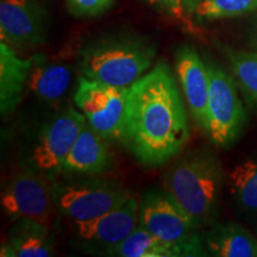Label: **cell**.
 <instances>
[{
	"label": "cell",
	"instance_id": "cell-7",
	"mask_svg": "<svg viewBox=\"0 0 257 257\" xmlns=\"http://www.w3.org/2000/svg\"><path fill=\"white\" fill-rule=\"evenodd\" d=\"M85 124V115L78 107L68 105L60 111L42 127L29 154L27 167L49 179L60 175L64 160Z\"/></svg>",
	"mask_w": 257,
	"mask_h": 257
},
{
	"label": "cell",
	"instance_id": "cell-12",
	"mask_svg": "<svg viewBox=\"0 0 257 257\" xmlns=\"http://www.w3.org/2000/svg\"><path fill=\"white\" fill-rule=\"evenodd\" d=\"M175 70L193 120L200 130L207 133V104L210 89L207 63L201 59L194 48L182 46L175 54Z\"/></svg>",
	"mask_w": 257,
	"mask_h": 257
},
{
	"label": "cell",
	"instance_id": "cell-16",
	"mask_svg": "<svg viewBox=\"0 0 257 257\" xmlns=\"http://www.w3.org/2000/svg\"><path fill=\"white\" fill-rule=\"evenodd\" d=\"M55 253L50 226L31 219L15 220L2 244V257H49Z\"/></svg>",
	"mask_w": 257,
	"mask_h": 257
},
{
	"label": "cell",
	"instance_id": "cell-3",
	"mask_svg": "<svg viewBox=\"0 0 257 257\" xmlns=\"http://www.w3.org/2000/svg\"><path fill=\"white\" fill-rule=\"evenodd\" d=\"M156 47L147 38L133 34H115L96 38L79 53L81 75L107 85L130 87L152 68Z\"/></svg>",
	"mask_w": 257,
	"mask_h": 257
},
{
	"label": "cell",
	"instance_id": "cell-2",
	"mask_svg": "<svg viewBox=\"0 0 257 257\" xmlns=\"http://www.w3.org/2000/svg\"><path fill=\"white\" fill-rule=\"evenodd\" d=\"M223 163L208 149L182 154L162 176V188L192 218L199 230L217 221L226 181Z\"/></svg>",
	"mask_w": 257,
	"mask_h": 257
},
{
	"label": "cell",
	"instance_id": "cell-24",
	"mask_svg": "<svg viewBox=\"0 0 257 257\" xmlns=\"http://www.w3.org/2000/svg\"><path fill=\"white\" fill-rule=\"evenodd\" d=\"M248 34L250 47L257 51V14L253 15V17L250 19Z\"/></svg>",
	"mask_w": 257,
	"mask_h": 257
},
{
	"label": "cell",
	"instance_id": "cell-10",
	"mask_svg": "<svg viewBox=\"0 0 257 257\" xmlns=\"http://www.w3.org/2000/svg\"><path fill=\"white\" fill-rule=\"evenodd\" d=\"M48 29V14L40 0H0V37L14 49L43 46Z\"/></svg>",
	"mask_w": 257,
	"mask_h": 257
},
{
	"label": "cell",
	"instance_id": "cell-22",
	"mask_svg": "<svg viewBox=\"0 0 257 257\" xmlns=\"http://www.w3.org/2000/svg\"><path fill=\"white\" fill-rule=\"evenodd\" d=\"M144 2L167 16L187 23L188 19L194 16L199 0H144Z\"/></svg>",
	"mask_w": 257,
	"mask_h": 257
},
{
	"label": "cell",
	"instance_id": "cell-17",
	"mask_svg": "<svg viewBox=\"0 0 257 257\" xmlns=\"http://www.w3.org/2000/svg\"><path fill=\"white\" fill-rule=\"evenodd\" d=\"M208 256L257 257V239L243 225L234 221H214L201 230Z\"/></svg>",
	"mask_w": 257,
	"mask_h": 257
},
{
	"label": "cell",
	"instance_id": "cell-6",
	"mask_svg": "<svg viewBox=\"0 0 257 257\" xmlns=\"http://www.w3.org/2000/svg\"><path fill=\"white\" fill-rule=\"evenodd\" d=\"M206 63L210 75L206 134L214 146L229 148L238 140L248 115L233 76L218 64Z\"/></svg>",
	"mask_w": 257,
	"mask_h": 257
},
{
	"label": "cell",
	"instance_id": "cell-5",
	"mask_svg": "<svg viewBox=\"0 0 257 257\" xmlns=\"http://www.w3.org/2000/svg\"><path fill=\"white\" fill-rule=\"evenodd\" d=\"M57 210L72 221H83L121 206L133 197L130 189L115 180L95 176H74L53 182Z\"/></svg>",
	"mask_w": 257,
	"mask_h": 257
},
{
	"label": "cell",
	"instance_id": "cell-11",
	"mask_svg": "<svg viewBox=\"0 0 257 257\" xmlns=\"http://www.w3.org/2000/svg\"><path fill=\"white\" fill-rule=\"evenodd\" d=\"M140 201L133 195L119 207L96 218L73 221L76 238L91 251L104 252L126 238L138 226Z\"/></svg>",
	"mask_w": 257,
	"mask_h": 257
},
{
	"label": "cell",
	"instance_id": "cell-19",
	"mask_svg": "<svg viewBox=\"0 0 257 257\" xmlns=\"http://www.w3.org/2000/svg\"><path fill=\"white\" fill-rule=\"evenodd\" d=\"M102 253L115 257H178L173 246L160 240L140 224L123 242Z\"/></svg>",
	"mask_w": 257,
	"mask_h": 257
},
{
	"label": "cell",
	"instance_id": "cell-20",
	"mask_svg": "<svg viewBox=\"0 0 257 257\" xmlns=\"http://www.w3.org/2000/svg\"><path fill=\"white\" fill-rule=\"evenodd\" d=\"M224 53L237 86L250 104L257 107V51L225 48Z\"/></svg>",
	"mask_w": 257,
	"mask_h": 257
},
{
	"label": "cell",
	"instance_id": "cell-4",
	"mask_svg": "<svg viewBox=\"0 0 257 257\" xmlns=\"http://www.w3.org/2000/svg\"><path fill=\"white\" fill-rule=\"evenodd\" d=\"M138 224L173 246L178 257L208 256L202 243L201 230L163 188L148 189L142 195Z\"/></svg>",
	"mask_w": 257,
	"mask_h": 257
},
{
	"label": "cell",
	"instance_id": "cell-14",
	"mask_svg": "<svg viewBox=\"0 0 257 257\" xmlns=\"http://www.w3.org/2000/svg\"><path fill=\"white\" fill-rule=\"evenodd\" d=\"M32 64L28 88L38 100L49 105L62 101L68 94L73 80L69 64L47 59L44 55L31 56Z\"/></svg>",
	"mask_w": 257,
	"mask_h": 257
},
{
	"label": "cell",
	"instance_id": "cell-8",
	"mask_svg": "<svg viewBox=\"0 0 257 257\" xmlns=\"http://www.w3.org/2000/svg\"><path fill=\"white\" fill-rule=\"evenodd\" d=\"M2 207L10 220L31 219L50 227L55 212L59 211L53 182L29 167L10 180L2 194Z\"/></svg>",
	"mask_w": 257,
	"mask_h": 257
},
{
	"label": "cell",
	"instance_id": "cell-1",
	"mask_svg": "<svg viewBox=\"0 0 257 257\" xmlns=\"http://www.w3.org/2000/svg\"><path fill=\"white\" fill-rule=\"evenodd\" d=\"M172 68L160 60L128 87L119 142L141 165L156 168L188 143V114Z\"/></svg>",
	"mask_w": 257,
	"mask_h": 257
},
{
	"label": "cell",
	"instance_id": "cell-9",
	"mask_svg": "<svg viewBox=\"0 0 257 257\" xmlns=\"http://www.w3.org/2000/svg\"><path fill=\"white\" fill-rule=\"evenodd\" d=\"M128 87L94 81L81 75L78 80L74 104L93 130L108 142H119Z\"/></svg>",
	"mask_w": 257,
	"mask_h": 257
},
{
	"label": "cell",
	"instance_id": "cell-15",
	"mask_svg": "<svg viewBox=\"0 0 257 257\" xmlns=\"http://www.w3.org/2000/svg\"><path fill=\"white\" fill-rule=\"evenodd\" d=\"M32 59H24L9 44L0 43V113L8 119L21 104L30 74Z\"/></svg>",
	"mask_w": 257,
	"mask_h": 257
},
{
	"label": "cell",
	"instance_id": "cell-21",
	"mask_svg": "<svg viewBox=\"0 0 257 257\" xmlns=\"http://www.w3.org/2000/svg\"><path fill=\"white\" fill-rule=\"evenodd\" d=\"M257 14V0H199L194 17L201 22Z\"/></svg>",
	"mask_w": 257,
	"mask_h": 257
},
{
	"label": "cell",
	"instance_id": "cell-13",
	"mask_svg": "<svg viewBox=\"0 0 257 257\" xmlns=\"http://www.w3.org/2000/svg\"><path fill=\"white\" fill-rule=\"evenodd\" d=\"M108 141L86 124L64 160L61 174L72 176H98L110 172L114 156Z\"/></svg>",
	"mask_w": 257,
	"mask_h": 257
},
{
	"label": "cell",
	"instance_id": "cell-18",
	"mask_svg": "<svg viewBox=\"0 0 257 257\" xmlns=\"http://www.w3.org/2000/svg\"><path fill=\"white\" fill-rule=\"evenodd\" d=\"M226 181L237 206L249 216H257V157L237 163Z\"/></svg>",
	"mask_w": 257,
	"mask_h": 257
},
{
	"label": "cell",
	"instance_id": "cell-23",
	"mask_svg": "<svg viewBox=\"0 0 257 257\" xmlns=\"http://www.w3.org/2000/svg\"><path fill=\"white\" fill-rule=\"evenodd\" d=\"M69 12L75 17L92 18L104 15L115 0H66Z\"/></svg>",
	"mask_w": 257,
	"mask_h": 257
}]
</instances>
